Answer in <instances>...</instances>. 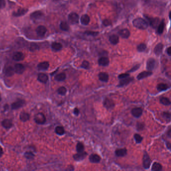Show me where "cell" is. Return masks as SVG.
Segmentation results:
<instances>
[{"label": "cell", "mask_w": 171, "mask_h": 171, "mask_svg": "<svg viewBox=\"0 0 171 171\" xmlns=\"http://www.w3.org/2000/svg\"><path fill=\"white\" fill-rule=\"evenodd\" d=\"M103 25L105 26H108L111 25V21L109 20H106H106H103Z\"/></svg>", "instance_id": "cell-51"}, {"label": "cell", "mask_w": 171, "mask_h": 171, "mask_svg": "<svg viewBox=\"0 0 171 171\" xmlns=\"http://www.w3.org/2000/svg\"><path fill=\"white\" fill-rule=\"evenodd\" d=\"M160 102L164 105H169L171 104V101L170 99L166 97H161L160 99Z\"/></svg>", "instance_id": "cell-37"}, {"label": "cell", "mask_w": 171, "mask_h": 171, "mask_svg": "<svg viewBox=\"0 0 171 171\" xmlns=\"http://www.w3.org/2000/svg\"><path fill=\"white\" fill-rule=\"evenodd\" d=\"M57 92L60 95H64L66 94V92H67V89H66V88L65 87L62 86V87H60V88L58 89Z\"/></svg>", "instance_id": "cell-40"}, {"label": "cell", "mask_w": 171, "mask_h": 171, "mask_svg": "<svg viewBox=\"0 0 171 171\" xmlns=\"http://www.w3.org/2000/svg\"><path fill=\"white\" fill-rule=\"evenodd\" d=\"M133 78L132 77H130V76L125 77L123 79H120V81L119 82V86L121 87L124 86H126L127 84H129L131 81H132Z\"/></svg>", "instance_id": "cell-10"}, {"label": "cell", "mask_w": 171, "mask_h": 171, "mask_svg": "<svg viewBox=\"0 0 171 171\" xmlns=\"http://www.w3.org/2000/svg\"><path fill=\"white\" fill-rule=\"evenodd\" d=\"M143 167L145 169H149L151 164V160L148 154L145 151L143 156Z\"/></svg>", "instance_id": "cell-2"}, {"label": "cell", "mask_w": 171, "mask_h": 171, "mask_svg": "<svg viewBox=\"0 0 171 171\" xmlns=\"http://www.w3.org/2000/svg\"><path fill=\"white\" fill-rule=\"evenodd\" d=\"M25 157L28 159H32L34 157V155L31 152H26L25 153Z\"/></svg>", "instance_id": "cell-46"}, {"label": "cell", "mask_w": 171, "mask_h": 171, "mask_svg": "<svg viewBox=\"0 0 171 171\" xmlns=\"http://www.w3.org/2000/svg\"><path fill=\"white\" fill-rule=\"evenodd\" d=\"M6 6V2L5 0H0V9H3Z\"/></svg>", "instance_id": "cell-50"}, {"label": "cell", "mask_w": 171, "mask_h": 171, "mask_svg": "<svg viewBox=\"0 0 171 171\" xmlns=\"http://www.w3.org/2000/svg\"><path fill=\"white\" fill-rule=\"evenodd\" d=\"M87 155V152L84 151L80 152H78L77 154L74 155L73 158L75 161H80L83 160L84 158H86Z\"/></svg>", "instance_id": "cell-6"}, {"label": "cell", "mask_w": 171, "mask_h": 171, "mask_svg": "<svg viewBox=\"0 0 171 171\" xmlns=\"http://www.w3.org/2000/svg\"><path fill=\"white\" fill-rule=\"evenodd\" d=\"M171 47H169V48L167 49V54H168L169 56H171Z\"/></svg>", "instance_id": "cell-53"}, {"label": "cell", "mask_w": 171, "mask_h": 171, "mask_svg": "<svg viewBox=\"0 0 171 171\" xmlns=\"http://www.w3.org/2000/svg\"><path fill=\"white\" fill-rule=\"evenodd\" d=\"M167 147L169 149H170V147H171V144H170V142H168L167 144Z\"/></svg>", "instance_id": "cell-55"}, {"label": "cell", "mask_w": 171, "mask_h": 171, "mask_svg": "<svg viewBox=\"0 0 171 171\" xmlns=\"http://www.w3.org/2000/svg\"><path fill=\"white\" fill-rule=\"evenodd\" d=\"M20 119L23 121H26L30 119V115L26 112H22L20 116Z\"/></svg>", "instance_id": "cell-35"}, {"label": "cell", "mask_w": 171, "mask_h": 171, "mask_svg": "<svg viewBox=\"0 0 171 171\" xmlns=\"http://www.w3.org/2000/svg\"><path fill=\"white\" fill-rule=\"evenodd\" d=\"M133 26L139 29L145 30L148 27V23L145 20L142 18H137L132 22Z\"/></svg>", "instance_id": "cell-1"}, {"label": "cell", "mask_w": 171, "mask_h": 171, "mask_svg": "<svg viewBox=\"0 0 171 171\" xmlns=\"http://www.w3.org/2000/svg\"><path fill=\"white\" fill-rule=\"evenodd\" d=\"M81 23L84 25H87L90 22V18L87 15H83L80 19Z\"/></svg>", "instance_id": "cell-19"}, {"label": "cell", "mask_w": 171, "mask_h": 171, "mask_svg": "<svg viewBox=\"0 0 171 171\" xmlns=\"http://www.w3.org/2000/svg\"><path fill=\"white\" fill-rule=\"evenodd\" d=\"M60 28L62 30L67 31L69 29V26L66 22H62L60 24Z\"/></svg>", "instance_id": "cell-36"}, {"label": "cell", "mask_w": 171, "mask_h": 171, "mask_svg": "<svg viewBox=\"0 0 171 171\" xmlns=\"http://www.w3.org/2000/svg\"><path fill=\"white\" fill-rule=\"evenodd\" d=\"M164 45L162 43H159L155 47L154 49V52L157 55H160L163 51Z\"/></svg>", "instance_id": "cell-21"}, {"label": "cell", "mask_w": 171, "mask_h": 171, "mask_svg": "<svg viewBox=\"0 0 171 171\" xmlns=\"http://www.w3.org/2000/svg\"><path fill=\"white\" fill-rule=\"evenodd\" d=\"M144 127H145V125L143 123L138 122L137 124V129L139 131H141L143 130L144 129Z\"/></svg>", "instance_id": "cell-44"}, {"label": "cell", "mask_w": 171, "mask_h": 171, "mask_svg": "<svg viewBox=\"0 0 171 171\" xmlns=\"http://www.w3.org/2000/svg\"><path fill=\"white\" fill-rule=\"evenodd\" d=\"M146 46L145 45V44L144 43L140 44L139 45H138L137 47V49H138V51L140 52H142L144 51L146 49Z\"/></svg>", "instance_id": "cell-42"}, {"label": "cell", "mask_w": 171, "mask_h": 171, "mask_svg": "<svg viewBox=\"0 0 171 171\" xmlns=\"http://www.w3.org/2000/svg\"><path fill=\"white\" fill-rule=\"evenodd\" d=\"M49 66V64L48 62H42L40 63L38 65V68L40 70H46Z\"/></svg>", "instance_id": "cell-23"}, {"label": "cell", "mask_w": 171, "mask_h": 171, "mask_svg": "<svg viewBox=\"0 0 171 171\" xmlns=\"http://www.w3.org/2000/svg\"><path fill=\"white\" fill-rule=\"evenodd\" d=\"M36 33L40 37H43L44 36L47 32V29L46 27L44 26H39L36 29Z\"/></svg>", "instance_id": "cell-8"}, {"label": "cell", "mask_w": 171, "mask_h": 171, "mask_svg": "<svg viewBox=\"0 0 171 171\" xmlns=\"http://www.w3.org/2000/svg\"><path fill=\"white\" fill-rule=\"evenodd\" d=\"M84 145L81 143H78L76 145V150L78 152H80L84 151Z\"/></svg>", "instance_id": "cell-39"}, {"label": "cell", "mask_w": 171, "mask_h": 171, "mask_svg": "<svg viewBox=\"0 0 171 171\" xmlns=\"http://www.w3.org/2000/svg\"><path fill=\"white\" fill-rule=\"evenodd\" d=\"M43 16V13L40 11H37L33 12L30 15V17L33 20H37L40 19Z\"/></svg>", "instance_id": "cell-18"}, {"label": "cell", "mask_w": 171, "mask_h": 171, "mask_svg": "<svg viewBox=\"0 0 171 171\" xmlns=\"http://www.w3.org/2000/svg\"><path fill=\"white\" fill-rule=\"evenodd\" d=\"M132 114L136 118L140 117L143 114V109L140 107H136L132 109Z\"/></svg>", "instance_id": "cell-9"}, {"label": "cell", "mask_w": 171, "mask_h": 171, "mask_svg": "<svg viewBox=\"0 0 171 171\" xmlns=\"http://www.w3.org/2000/svg\"><path fill=\"white\" fill-rule=\"evenodd\" d=\"M152 74V73L151 72V71H143V72L138 74V75L137 76V79L140 80V79L145 78H146L147 77H149V76H151Z\"/></svg>", "instance_id": "cell-16"}, {"label": "cell", "mask_w": 171, "mask_h": 171, "mask_svg": "<svg viewBox=\"0 0 171 171\" xmlns=\"http://www.w3.org/2000/svg\"><path fill=\"white\" fill-rule=\"evenodd\" d=\"M35 120L38 124H43L46 121V118L43 113H39L36 115Z\"/></svg>", "instance_id": "cell-4"}, {"label": "cell", "mask_w": 171, "mask_h": 171, "mask_svg": "<svg viewBox=\"0 0 171 171\" xmlns=\"http://www.w3.org/2000/svg\"><path fill=\"white\" fill-rule=\"evenodd\" d=\"M129 76H130V74H129L127 73H124V74H120L118 77H119V79H123V78H124L129 77Z\"/></svg>", "instance_id": "cell-49"}, {"label": "cell", "mask_w": 171, "mask_h": 171, "mask_svg": "<svg viewBox=\"0 0 171 171\" xmlns=\"http://www.w3.org/2000/svg\"><path fill=\"white\" fill-rule=\"evenodd\" d=\"M55 132L57 135L61 136V135H63L65 131H64V128L62 126H57L56 127Z\"/></svg>", "instance_id": "cell-38"}, {"label": "cell", "mask_w": 171, "mask_h": 171, "mask_svg": "<svg viewBox=\"0 0 171 171\" xmlns=\"http://www.w3.org/2000/svg\"><path fill=\"white\" fill-rule=\"evenodd\" d=\"M99 79L103 82H107L109 79V76L107 73L105 72H100L99 74Z\"/></svg>", "instance_id": "cell-20"}, {"label": "cell", "mask_w": 171, "mask_h": 171, "mask_svg": "<svg viewBox=\"0 0 171 171\" xmlns=\"http://www.w3.org/2000/svg\"><path fill=\"white\" fill-rule=\"evenodd\" d=\"M119 36L120 37H121L122 38L126 39L130 37L131 33L128 29H124L119 31Z\"/></svg>", "instance_id": "cell-11"}, {"label": "cell", "mask_w": 171, "mask_h": 171, "mask_svg": "<svg viewBox=\"0 0 171 171\" xmlns=\"http://www.w3.org/2000/svg\"><path fill=\"white\" fill-rule=\"evenodd\" d=\"M3 154V149H2V148L0 146V157L2 156Z\"/></svg>", "instance_id": "cell-54"}, {"label": "cell", "mask_w": 171, "mask_h": 171, "mask_svg": "<svg viewBox=\"0 0 171 171\" xmlns=\"http://www.w3.org/2000/svg\"><path fill=\"white\" fill-rule=\"evenodd\" d=\"M38 80L42 82V83H46L48 80V77L45 73H40L38 76Z\"/></svg>", "instance_id": "cell-26"}, {"label": "cell", "mask_w": 171, "mask_h": 171, "mask_svg": "<svg viewBox=\"0 0 171 171\" xmlns=\"http://www.w3.org/2000/svg\"><path fill=\"white\" fill-rule=\"evenodd\" d=\"M89 161L92 163H98L101 160L100 156L97 154H92L89 156Z\"/></svg>", "instance_id": "cell-15"}, {"label": "cell", "mask_w": 171, "mask_h": 171, "mask_svg": "<svg viewBox=\"0 0 171 171\" xmlns=\"http://www.w3.org/2000/svg\"><path fill=\"white\" fill-rule=\"evenodd\" d=\"M109 41L113 45L117 44L119 42V36L117 35H112L109 37Z\"/></svg>", "instance_id": "cell-25"}, {"label": "cell", "mask_w": 171, "mask_h": 171, "mask_svg": "<svg viewBox=\"0 0 171 171\" xmlns=\"http://www.w3.org/2000/svg\"><path fill=\"white\" fill-rule=\"evenodd\" d=\"M74 113L76 115H78L79 114V109L77 108H75L74 109Z\"/></svg>", "instance_id": "cell-52"}, {"label": "cell", "mask_w": 171, "mask_h": 171, "mask_svg": "<svg viewBox=\"0 0 171 171\" xmlns=\"http://www.w3.org/2000/svg\"><path fill=\"white\" fill-rule=\"evenodd\" d=\"M86 34H87V35H89V36H96L99 34V32H93V31H86L85 32Z\"/></svg>", "instance_id": "cell-47"}, {"label": "cell", "mask_w": 171, "mask_h": 171, "mask_svg": "<svg viewBox=\"0 0 171 171\" xmlns=\"http://www.w3.org/2000/svg\"><path fill=\"white\" fill-rule=\"evenodd\" d=\"M69 22L71 24H77L79 22V16L77 14L71 13L68 15Z\"/></svg>", "instance_id": "cell-3"}, {"label": "cell", "mask_w": 171, "mask_h": 171, "mask_svg": "<svg viewBox=\"0 0 171 171\" xmlns=\"http://www.w3.org/2000/svg\"><path fill=\"white\" fill-rule=\"evenodd\" d=\"M170 87L167 84L164 83H160L157 86V89L158 91H164L169 89Z\"/></svg>", "instance_id": "cell-30"}, {"label": "cell", "mask_w": 171, "mask_h": 171, "mask_svg": "<svg viewBox=\"0 0 171 171\" xmlns=\"http://www.w3.org/2000/svg\"><path fill=\"white\" fill-rule=\"evenodd\" d=\"M24 55L21 52H17L15 53L13 55V59L17 61H22L24 59Z\"/></svg>", "instance_id": "cell-17"}, {"label": "cell", "mask_w": 171, "mask_h": 171, "mask_svg": "<svg viewBox=\"0 0 171 171\" xmlns=\"http://www.w3.org/2000/svg\"><path fill=\"white\" fill-rule=\"evenodd\" d=\"M15 72L18 74H22L25 70V67L22 64H17L14 67Z\"/></svg>", "instance_id": "cell-14"}, {"label": "cell", "mask_w": 171, "mask_h": 171, "mask_svg": "<svg viewBox=\"0 0 171 171\" xmlns=\"http://www.w3.org/2000/svg\"><path fill=\"white\" fill-rule=\"evenodd\" d=\"M127 154L126 149H119L115 151V155L118 157H124Z\"/></svg>", "instance_id": "cell-22"}, {"label": "cell", "mask_w": 171, "mask_h": 171, "mask_svg": "<svg viewBox=\"0 0 171 171\" xmlns=\"http://www.w3.org/2000/svg\"><path fill=\"white\" fill-rule=\"evenodd\" d=\"M139 66H140V65L138 64V65H137L134 66L133 67H132V69H131V70H130L128 72H134V71H136V70H137L138 69V68H139Z\"/></svg>", "instance_id": "cell-48"}, {"label": "cell", "mask_w": 171, "mask_h": 171, "mask_svg": "<svg viewBox=\"0 0 171 171\" xmlns=\"http://www.w3.org/2000/svg\"><path fill=\"white\" fill-rule=\"evenodd\" d=\"M28 12V9H19L17 12L13 13V16L15 17H20L24 15Z\"/></svg>", "instance_id": "cell-24"}, {"label": "cell", "mask_w": 171, "mask_h": 171, "mask_svg": "<svg viewBox=\"0 0 171 171\" xmlns=\"http://www.w3.org/2000/svg\"><path fill=\"white\" fill-rule=\"evenodd\" d=\"M103 105L107 109H112L114 107L115 105L112 99L106 98L103 101Z\"/></svg>", "instance_id": "cell-7"}, {"label": "cell", "mask_w": 171, "mask_h": 171, "mask_svg": "<svg viewBox=\"0 0 171 171\" xmlns=\"http://www.w3.org/2000/svg\"><path fill=\"white\" fill-rule=\"evenodd\" d=\"M14 73H15L14 68H13L12 66L8 67L5 70V74L6 75V76H9V77L12 76V75H13Z\"/></svg>", "instance_id": "cell-28"}, {"label": "cell", "mask_w": 171, "mask_h": 171, "mask_svg": "<svg viewBox=\"0 0 171 171\" xmlns=\"http://www.w3.org/2000/svg\"><path fill=\"white\" fill-rule=\"evenodd\" d=\"M169 18H170V19L171 18V12H170V14H169Z\"/></svg>", "instance_id": "cell-57"}, {"label": "cell", "mask_w": 171, "mask_h": 171, "mask_svg": "<svg viewBox=\"0 0 171 171\" xmlns=\"http://www.w3.org/2000/svg\"><path fill=\"white\" fill-rule=\"evenodd\" d=\"M162 117L164 118V119H166L167 120H170L171 119V114L170 112H163L162 113Z\"/></svg>", "instance_id": "cell-43"}, {"label": "cell", "mask_w": 171, "mask_h": 171, "mask_svg": "<svg viewBox=\"0 0 171 171\" xmlns=\"http://www.w3.org/2000/svg\"><path fill=\"white\" fill-rule=\"evenodd\" d=\"M89 66H90V64H89V63L87 61H83L81 65V67L82 68H83L84 69H87L89 68Z\"/></svg>", "instance_id": "cell-45"}, {"label": "cell", "mask_w": 171, "mask_h": 171, "mask_svg": "<svg viewBox=\"0 0 171 171\" xmlns=\"http://www.w3.org/2000/svg\"><path fill=\"white\" fill-rule=\"evenodd\" d=\"M66 74L64 73H61L56 75L55 77V79L58 81H62L66 78Z\"/></svg>", "instance_id": "cell-31"}, {"label": "cell", "mask_w": 171, "mask_h": 171, "mask_svg": "<svg viewBox=\"0 0 171 171\" xmlns=\"http://www.w3.org/2000/svg\"><path fill=\"white\" fill-rule=\"evenodd\" d=\"M162 170V166L160 163L155 162L152 166L151 170L154 171H160Z\"/></svg>", "instance_id": "cell-29"}, {"label": "cell", "mask_w": 171, "mask_h": 171, "mask_svg": "<svg viewBox=\"0 0 171 171\" xmlns=\"http://www.w3.org/2000/svg\"><path fill=\"white\" fill-rule=\"evenodd\" d=\"M171 130L170 129L169 130V131H168V136H169V137L170 138L171 137Z\"/></svg>", "instance_id": "cell-56"}, {"label": "cell", "mask_w": 171, "mask_h": 171, "mask_svg": "<svg viewBox=\"0 0 171 171\" xmlns=\"http://www.w3.org/2000/svg\"><path fill=\"white\" fill-rule=\"evenodd\" d=\"M1 100V96H0V101Z\"/></svg>", "instance_id": "cell-58"}, {"label": "cell", "mask_w": 171, "mask_h": 171, "mask_svg": "<svg viewBox=\"0 0 171 171\" xmlns=\"http://www.w3.org/2000/svg\"><path fill=\"white\" fill-rule=\"evenodd\" d=\"M164 26H165V24H164V20H162L158 26V33L159 34H161L163 33L164 30Z\"/></svg>", "instance_id": "cell-34"}, {"label": "cell", "mask_w": 171, "mask_h": 171, "mask_svg": "<svg viewBox=\"0 0 171 171\" xmlns=\"http://www.w3.org/2000/svg\"><path fill=\"white\" fill-rule=\"evenodd\" d=\"M134 138H135V139L136 142L138 144H139L141 143L142 141H143V137L142 136H141L139 134H138V133H136L134 135Z\"/></svg>", "instance_id": "cell-41"}, {"label": "cell", "mask_w": 171, "mask_h": 171, "mask_svg": "<svg viewBox=\"0 0 171 171\" xmlns=\"http://www.w3.org/2000/svg\"><path fill=\"white\" fill-rule=\"evenodd\" d=\"M51 47L53 50H54L55 51H59L62 49V45L60 43L53 42L51 45Z\"/></svg>", "instance_id": "cell-32"}, {"label": "cell", "mask_w": 171, "mask_h": 171, "mask_svg": "<svg viewBox=\"0 0 171 171\" xmlns=\"http://www.w3.org/2000/svg\"><path fill=\"white\" fill-rule=\"evenodd\" d=\"M146 18L149 20L151 25L152 27L156 28L158 25V20L156 19V18H149V17H145Z\"/></svg>", "instance_id": "cell-33"}, {"label": "cell", "mask_w": 171, "mask_h": 171, "mask_svg": "<svg viewBox=\"0 0 171 171\" xmlns=\"http://www.w3.org/2000/svg\"><path fill=\"white\" fill-rule=\"evenodd\" d=\"M12 122L11 120L5 119L2 122V125L6 129H10L12 126Z\"/></svg>", "instance_id": "cell-27"}, {"label": "cell", "mask_w": 171, "mask_h": 171, "mask_svg": "<svg viewBox=\"0 0 171 171\" xmlns=\"http://www.w3.org/2000/svg\"><path fill=\"white\" fill-rule=\"evenodd\" d=\"M98 63L99 65L100 66H107L109 64V60L106 57H101L100 58H99Z\"/></svg>", "instance_id": "cell-13"}, {"label": "cell", "mask_w": 171, "mask_h": 171, "mask_svg": "<svg viewBox=\"0 0 171 171\" xmlns=\"http://www.w3.org/2000/svg\"><path fill=\"white\" fill-rule=\"evenodd\" d=\"M25 104V101L23 100H19L13 103L12 105V108L13 109H18L20 107H22Z\"/></svg>", "instance_id": "cell-12"}, {"label": "cell", "mask_w": 171, "mask_h": 171, "mask_svg": "<svg viewBox=\"0 0 171 171\" xmlns=\"http://www.w3.org/2000/svg\"><path fill=\"white\" fill-rule=\"evenodd\" d=\"M156 65V60L152 58H149L146 62V69L149 71L152 70Z\"/></svg>", "instance_id": "cell-5"}]
</instances>
